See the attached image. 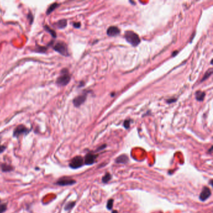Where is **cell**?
<instances>
[{"label": "cell", "mask_w": 213, "mask_h": 213, "mask_svg": "<svg viewBox=\"0 0 213 213\" xmlns=\"http://www.w3.org/2000/svg\"><path fill=\"white\" fill-rule=\"evenodd\" d=\"M58 3H54V4H53V5H51L49 8H48V10H47V12H46V14L48 15H49L50 13H51L58 7Z\"/></svg>", "instance_id": "obj_16"}, {"label": "cell", "mask_w": 213, "mask_h": 213, "mask_svg": "<svg viewBox=\"0 0 213 213\" xmlns=\"http://www.w3.org/2000/svg\"><path fill=\"white\" fill-rule=\"evenodd\" d=\"M97 155H95L92 153H88L86 155V156L84 158V163L86 165H92L95 163V161L96 160Z\"/></svg>", "instance_id": "obj_8"}, {"label": "cell", "mask_w": 213, "mask_h": 213, "mask_svg": "<svg viewBox=\"0 0 213 213\" xmlns=\"http://www.w3.org/2000/svg\"><path fill=\"white\" fill-rule=\"evenodd\" d=\"M56 26L58 29H63L67 26V20H61L56 23Z\"/></svg>", "instance_id": "obj_11"}, {"label": "cell", "mask_w": 213, "mask_h": 213, "mask_svg": "<svg viewBox=\"0 0 213 213\" xmlns=\"http://www.w3.org/2000/svg\"><path fill=\"white\" fill-rule=\"evenodd\" d=\"M7 209V206L6 204H0V213H3Z\"/></svg>", "instance_id": "obj_21"}, {"label": "cell", "mask_w": 213, "mask_h": 213, "mask_svg": "<svg viewBox=\"0 0 213 213\" xmlns=\"http://www.w3.org/2000/svg\"><path fill=\"white\" fill-rule=\"evenodd\" d=\"M111 179H112L111 175L109 173H106V174L103 177V178H102V181H103V183H107L109 182Z\"/></svg>", "instance_id": "obj_15"}, {"label": "cell", "mask_w": 213, "mask_h": 213, "mask_svg": "<svg viewBox=\"0 0 213 213\" xmlns=\"http://www.w3.org/2000/svg\"><path fill=\"white\" fill-rule=\"evenodd\" d=\"M113 199H111L109 200L108 201V202H107V205H106V207L108 210H111L112 208H113Z\"/></svg>", "instance_id": "obj_20"}, {"label": "cell", "mask_w": 213, "mask_h": 213, "mask_svg": "<svg viewBox=\"0 0 213 213\" xmlns=\"http://www.w3.org/2000/svg\"><path fill=\"white\" fill-rule=\"evenodd\" d=\"M212 69L208 70L207 72L205 73V75H204L203 78L202 79L201 81H205L206 79H207L208 78H209V77L211 76V75H212Z\"/></svg>", "instance_id": "obj_18"}, {"label": "cell", "mask_w": 213, "mask_h": 213, "mask_svg": "<svg viewBox=\"0 0 213 213\" xmlns=\"http://www.w3.org/2000/svg\"><path fill=\"white\" fill-rule=\"evenodd\" d=\"M73 26H74L75 28H80L81 26V24H80V23H75L73 24Z\"/></svg>", "instance_id": "obj_24"}, {"label": "cell", "mask_w": 213, "mask_h": 213, "mask_svg": "<svg viewBox=\"0 0 213 213\" xmlns=\"http://www.w3.org/2000/svg\"><path fill=\"white\" fill-rule=\"evenodd\" d=\"M6 150V147L5 146L0 145V154L2 153Z\"/></svg>", "instance_id": "obj_23"}, {"label": "cell", "mask_w": 213, "mask_h": 213, "mask_svg": "<svg viewBox=\"0 0 213 213\" xmlns=\"http://www.w3.org/2000/svg\"><path fill=\"white\" fill-rule=\"evenodd\" d=\"M126 41L133 46H136L140 43V39L138 35L133 31H127L125 33Z\"/></svg>", "instance_id": "obj_1"}, {"label": "cell", "mask_w": 213, "mask_h": 213, "mask_svg": "<svg viewBox=\"0 0 213 213\" xmlns=\"http://www.w3.org/2000/svg\"><path fill=\"white\" fill-rule=\"evenodd\" d=\"M119 33V30L116 26H111L107 30V35L109 36H116Z\"/></svg>", "instance_id": "obj_10"}, {"label": "cell", "mask_w": 213, "mask_h": 213, "mask_svg": "<svg viewBox=\"0 0 213 213\" xmlns=\"http://www.w3.org/2000/svg\"><path fill=\"white\" fill-rule=\"evenodd\" d=\"M76 183V181L72 178L67 177H63L59 179L56 182V184L60 186H72Z\"/></svg>", "instance_id": "obj_5"}, {"label": "cell", "mask_w": 213, "mask_h": 213, "mask_svg": "<svg viewBox=\"0 0 213 213\" xmlns=\"http://www.w3.org/2000/svg\"><path fill=\"white\" fill-rule=\"evenodd\" d=\"M112 213H118V212L116 211H113Z\"/></svg>", "instance_id": "obj_26"}, {"label": "cell", "mask_w": 213, "mask_h": 213, "mask_svg": "<svg viewBox=\"0 0 213 213\" xmlns=\"http://www.w3.org/2000/svg\"><path fill=\"white\" fill-rule=\"evenodd\" d=\"M128 161V158L126 155H121L118 157L115 161L117 163H126Z\"/></svg>", "instance_id": "obj_12"}, {"label": "cell", "mask_w": 213, "mask_h": 213, "mask_svg": "<svg viewBox=\"0 0 213 213\" xmlns=\"http://www.w3.org/2000/svg\"><path fill=\"white\" fill-rule=\"evenodd\" d=\"M29 132L30 130L26 127L23 125H19L14 130L13 136L18 137L22 134H27L28 133H29Z\"/></svg>", "instance_id": "obj_6"}, {"label": "cell", "mask_w": 213, "mask_h": 213, "mask_svg": "<svg viewBox=\"0 0 213 213\" xmlns=\"http://www.w3.org/2000/svg\"><path fill=\"white\" fill-rule=\"evenodd\" d=\"M53 48L56 51H57L58 53H59V54H61L63 56H69V53H68L67 46L63 42L57 43L54 45Z\"/></svg>", "instance_id": "obj_4"}, {"label": "cell", "mask_w": 213, "mask_h": 213, "mask_svg": "<svg viewBox=\"0 0 213 213\" xmlns=\"http://www.w3.org/2000/svg\"><path fill=\"white\" fill-rule=\"evenodd\" d=\"M84 164V158L82 156H78L73 158L69 166L72 169H78L82 167Z\"/></svg>", "instance_id": "obj_3"}, {"label": "cell", "mask_w": 213, "mask_h": 213, "mask_svg": "<svg viewBox=\"0 0 213 213\" xmlns=\"http://www.w3.org/2000/svg\"><path fill=\"white\" fill-rule=\"evenodd\" d=\"M106 147V145H104L101 146V147H100V148L97 150V151H101V150H104Z\"/></svg>", "instance_id": "obj_25"}, {"label": "cell", "mask_w": 213, "mask_h": 213, "mask_svg": "<svg viewBox=\"0 0 213 213\" xmlns=\"http://www.w3.org/2000/svg\"><path fill=\"white\" fill-rule=\"evenodd\" d=\"M70 80H71V76L69 75L67 69H63L62 71L61 75L57 79L56 83L61 86H64L69 83Z\"/></svg>", "instance_id": "obj_2"}, {"label": "cell", "mask_w": 213, "mask_h": 213, "mask_svg": "<svg viewBox=\"0 0 213 213\" xmlns=\"http://www.w3.org/2000/svg\"><path fill=\"white\" fill-rule=\"evenodd\" d=\"M1 168H2V171L3 172H10L14 170V168L12 166L8 165L7 164H2Z\"/></svg>", "instance_id": "obj_13"}, {"label": "cell", "mask_w": 213, "mask_h": 213, "mask_svg": "<svg viewBox=\"0 0 213 213\" xmlns=\"http://www.w3.org/2000/svg\"><path fill=\"white\" fill-rule=\"evenodd\" d=\"M44 28H45V30H46L48 32H49V33L51 34V35L53 38H56V32H55L54 31H53V30L50 29L48 26H44Z\"/></svg>", "instance_id": "obj_19"}, {"label": "cell", "mask_w": 213, "mask_h": 213, "mask_svg": "<svg viewBox=\"0 0 213 213\" xmlns=\"http://www.w3.org/2000/svg\"><path fill=\"white\" fill-rule=\"evenodd\" d=\"M205 98V93L198 91L196 93V98L199 101H202Z\"/></svg>", "instance_id": "obj_14"}, {"label": "cell", "mask_w": 213, "mask_h": 213, "mask_svg": "<svg viewBox=\"0 0 213 213\" xmlns=\"http://www.w3.org/2000/svg\"><path fill=\"white\" fill-rule=\"evenodd\" d=\"M130 120H126L124 123V126L126 129H127L129 127V126H130Z\"/></svg>", "instance_id": "obj_22"}, {"label": "cell", "mask_w": 213, "mask_h": 213, "mask_svg": "<svg viewBox=\"0 0 213 213\" xmlns=\"http://www.w3.org/2000/svg\"><path fill=\"white\" fill-rule=\"evenodd\" d=\"M87 97V94L86 93H84L81 95L78 96V97H76V98L74 99L73 100V104L76 107H80L83 103H85V101H86Z\"/></svg>", "instance_id": "obj_9"}, {"label": "cell", "mask_w": 213, "mask_h": 213, "mask_svg": "<svg viewBox=\"0 0 213 213\" xmlns=\"http://www.w3.org/2000/svg\"><path fill=\"white\" fill-rule=\"evenodd\" d=\"M75 202H69L66 204V205L64 207V209L66 211L70 210L71 209H72L75 206Z\"/></svg>", "instance_id": "obj_17"}, {"label": "cell", "mask_w": 213, "mask_h": 213, "mask_svg": "<svg viewBox=\"0 0 213 213\" xmlns=\"http://www.w3.org/2000/svg\"><path fill=\"white\" fill-rule=\"evenodd\" d=\"M211 196V190L208 187H204L201 191V192L199 195V199L201 201H206Z\"/></svg>", "instance_id": "obj_7"}]
</instances>
